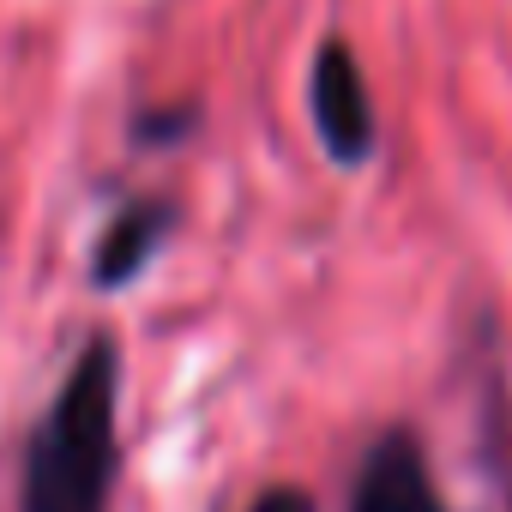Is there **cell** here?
<instances>
[{"label":"cell","mask_w":512,"mask_h":512,"mask_svg":"<svg viewBox=\"0 0 512 512\" xmlns=\"http://www.w3.org/2000/svg\"><path fill=\"white\" fill-rule=\"evenodd\" d=\"M121 476V344L91 332L37 416L19 464V512H109Z\"/></svg>","instance_id":"cell-1"},{"label":"cell","mask_w":512,"mask_h":512,"mask_svg":"<svg viewBox=\"0 0 512 512\" xmlns=\"http://www.w3.org/2000/svg\"><path fill=\"white\" fill-rule=\"evenodd\" d=\"M308 115H314V133H320V145H326L332 163L362 169V163L380 151L374 91H368V73H362L356 49H350L344 37H332V43L314 55V73H308Z\"/></svg>","instance_id":"cell-2"},{"label":"cell","mask_w":512,"mask_h":512,"mask_svg":"<svg viewBox=\"0 0 512 512\" xmlns=\"http://www.w3.org/2000/svg\"><path fill=\"white\" fill-rule=\"evenodd\" d=\"M350 512H446V494L434 482V458L416 428H380L374 446L356 464Z\"/></svg>","instance_id":"cell-3"},{"label":"cell","mask_w":512,"mask_h":512,"mask_svg":"<svg viewBox=\"0 0 512 512\" xmlns=\"http://www.w3.org/2000/svg\"><path fill=\"white\" fill-rule=\"evenodd\" d=\"M175 223H181V205H175V199H163V193L127 199V205L109 217V229L97 235L91 284H97V290H127V284L157 260V253H163V241L175 235Z\"/></svg>","instance_id":"cell-4"},{"label":"cell","mask_w":512,"mask_h":512,"mask_svg":"<svg viewBox=\"0 0 512 512\" xmlns=\"http://www.w3.org/2000/svg\"><path fill=\"white\" fill-rule=\"evenodd\" d=\"M199 127V109L193 103H181V109H151V115H139V139H151V145H169V139H187Z\"/></svg>","instance_id":"cell-5"},{"label":"cell","mask_w":512,"mask_h":512,"mask_svg":"<svg viewBox=\"0 0 512 512\" xmlns=\"http://www.w3.org/2000/svg\"><path fill=\"white\" fill-rule=\"evenodd\" d=\"M247 512H314V500L302 494V488H260V494H253V506Z\"/></svg>","instance_id":"cell-6"}]
</instances>
